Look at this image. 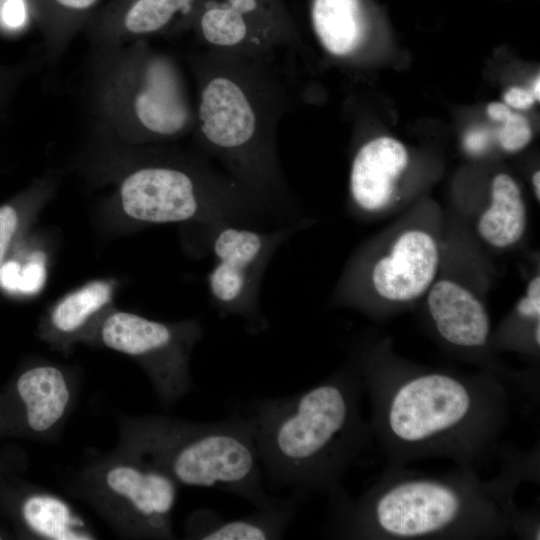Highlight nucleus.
Returning a JSON list of instances; mask_svg holds the SVG:
<instances>
[{
	"instance_id": "nucleus-21",
	"label": "nucleus",
	"mask_w": 540,
	"mask_h": 540,
	"mask_svg": "<svg viewBox=\"0 0 540 540\" xmlns=\"http://www.w3.org/2000/svg\"><path fill=\"white\" fill-rule=\"evenodd\" d=\"M20 212L14 204L0 206V265L6 255L20 227Z\"/></svg>"
},
{
	"instance_id": "nucleus-5",
	"label": "nucleus",
	"mask_w": 540,
	"mask_h": 540,
	"mask_svg": "<svg viewBox=\"0 0 540 540\" xmlns=\"http://www.w3.org/2000/svg\"><path fill=\"white\" fill-rule=\"evenodd\" d=\"M436 212H412L349 260L333 302L379 317L425 297L438 277L442 237Z\"/></svg>"
},
{
	"instance_id": "nucleus-10",
	"label": "nucleus",
	"mask_w": 540,
	"mask_h": 540,
	"mask_svg": "<svg viewBox=\"0 0 540 540\" xmlns=\"http://www.w3.org/2000/svg\"><path fill=\"white\" fill-rule=\"evenodd\" d=\"M425 298L439 341L480 361L492 343L491 319L483 301L467 286L450 278H437Z\"/></svg>"
},
{
	"instance_id": "nucleus-15",
	"label": "nucleus",
	"mask_w": 540,
	"mask_h": 540,
	"mask_svg": "<svg viewBox=\"0 0 540 540\" xmlns=\"http://www.w3.org/2000/svg\"><path fill=\"white\" fill-rule=\"evenodd\" d=\"M106 481L114 492L125 496L132 503L152 529H165L167 515L176 497L171 477L155 470L142 471L130 466H118L108 472Z\"/></svg>"
},
{
	"instance_id": "nucleus-6",
	"label": "nucleus",
	"mask_w": 540,
	"mask_h": 540,
	"mask_svg": "<svg viewBox=\"0 0 540 540\" xmlns=\"http://www.w3.org/2000/svg\"><path fill=\"white\" fill-rule=\"evenodd\" d=\"M105 96L112 118L139 141H167L194 131L196 105L180 67L142 40L113 74Z\"/></svg>"
},
{
	"instance_id": "nucleus-4",
	"label": "nucleus",
	"mask_w": 540,
	"mask_h": 540,
	"mask_svg": "<svg viewBox=\"0 0 540 540\" xmlns=\"http://www.w3.org/2000/svg\"><path fill=\"white\" fill-rule=\"evenodd\" d=\"M364 392L350 360L304 391L249 404L245 417L272 487L327 494L331 508L349 498L342 477L373 437L361 413Z\"/></svg>"
},
{
	"instance_id": "nucleus-17",
	"label": "nucleus",
	"mask_w": 540,
	"mask_h": 540,
	"mask_svg": "<svg viewBox=\"0 0 540 540\" xmlns=\"http://www.w3.org/2000/svg\"><path fill=\"white\" fill-rule=\"evenodd\" d=\"M200 0H134L123 17L126 36L142 38L160 34L180 17L193 19Z\"/></svg>"
},
{
	"instance_id": "nucleus-13",
	"label": "nucleus",
	"mask_w": 540,
	"mask_h": 540,
	"mask_svg": "<svg viewBox=\"0 0 540 540\" xmlns=\"http://www.w3.org/2000/svg\"><path fill=\"white\" fill-rule=\"evenodd\" d=\"M310 21L321 47L336 58L358 54L368 37L363 0H311Z\"/></svg>"
},
{
	"instance_id": "nucleus-1",
	"label": "nucleus",
	"mask_w": 540,
	"mask_h": 540,
	"mask_svg": "<svg viewBox=\"0 0 540 540\" xmlns=\"http://www.w3.org/2000/svg\"><path fill=\"white\" fill-rule=\"evenodd\" d=\"M371 403L373 437L389 465L448 458L475 470L496 449L512 408L500 373L462 374L396 356L384 342L351 359Z\"/></svg>"
},
{
	"instance_id": "nucleus-16",
	"label": "nucleus",
	"mask_w": 540,
	"mask_h": 540,
	"mask_svg": "<svg viewBox=\"0 0 540 540\" xmlns=\"http://www.w3.org/2000/svg\"><path fill=\"white\" fill-rule=\"evenodd\" d=\"M17 389L26 405L28 425L37 432L46 431L55 424L69 400L62 373L51 366L26 371L20 376Z\"/></svg>"
},
{
	"instance_id": "nucleus-22",
	"label": "nucleus",
	"mask_w": 540,
	"mask_h": 540,
	"mask_svg": "<svg viewBox=\"0 0 540 540\" xmlns=\"http://www.w3.org/2000/svg\"><path fill=\"white\" fill-rule=\"evenodd\" d=\"M27 262L21 264L18 293L34 294L45 281V267L40 253H35Z\"/></svg>"
},
{
	"instance_id": "nucleus-9",
	"label": "nucleus",
	"mask_w": 540,
	"mask_h": 540,
	"mask_svg": "<svg viewBox=\"0 0 540 540\" xmlns=\"http://www.w3.org/2000/svg\"><path fill=\"white\" fill-rule=\"evenodd\" d=\"M201 335L197 321L170 325L129 312L111 314L101 329L102 341L107 347L152 359L160 387L168 397L188 387L186 363Z\"/></svg>"
},
{
	"instance_id": "nucleus-7",
	"label": "nucleus",
	"mask_w": 540,
	"mask_h": 540,
	"mask_svg": "<svg viewBox=\"0 0 540 540\" xmlns=\"http://www.w3.org/2000/svg\"><path fill=\"white\" fill-rule=\"evenodd\" d=\"M306 223L300 219L270 229L223 223L206 233L214 256L209 296L221 317L238 316L255 333L268 326L259 300L262 278L275 252Z\"/></svg>"
},
{
	"instance_id": "nucleus-19",
	"label": "nucleus",
	"mask_w": 540,
	"mask_h": 540,
	"mask_svg": "<svg viewBox=\"0 0 540 540\" xmlns=\"http://www.w3.org/2000/svg\"><path fill=\"white\" fill-rule=\"evenodd\" d=\"M27 524L37 533L56 540L85 539L70 531V513L60 500L48 496L30 497L23 506Z\"/></svg>"
},
{
	"instance_id": "nucleus-20",
	"label": "nucleus",
	"mask_w": 540,
	"mask_h": 540,
	"mask_svg": "<svg viewBox=\"0 0 540 540\" xmlns=\"http://www.w3.org/2000/svg\"><path fill=\"white\" fill-rule=\"evenodd\" d=\"M498 122L502 125L497 132V141L503 150L517 152L528 145L532 131L524 116L513 112L509 107Z\"/></svg>"
},
{
	"instance_id": "nucleus-23",
	"label": "nucleus",
	"mask_w": 540,
	"mask_h": 540,
	"mask_svg": "<svg viewBox=\"0 0 540 540\" xmlns=\"http://www.w3.org/2000/svg\"><path fill=\"white\" fill-rule=\"evenodd\" d=\"M513 315L529 321H540L539 275H535L527 284L525 293L517 302Z\"/></svg>"
},
{
	"instance_id": "nucleus-29",
	"label": "nucleus",
	"mask_w": 540,
	"mask_h": 540,
	"mask_svg": "<svg viewBox=\"0 0 540 540\" xmlns=\"http://www.w3.org/2000/svg\"><path fill=\"white\" fill-rule=\"evenodd\" d=\"M532 186L535 198L537 201L540 199V173L539 171H535L532 176Z\"/></svg>"
},
{
	"instance_id": "nucleus-27",
	"label": "nucleus",
	"mask_w": 540,
	"mask_h": 540,
	"mask_svg": "<svg viewBox=\"0 0 540 540\" xmlns=\"http://www.w3.org/2000/svg\"><path fill=\"white\" fill-rule=\"evenodd\" d=\"M465 148L473 154L484 151L489 143V134L486 131L474 130L465 137Z\"/></svg>"
},
{
	"instance_id": "nucleus-8",
	"label": "nucleus",
	"mask_w": 540,
	"mask_h": 540,
	"mask_svg": "<svg viewBox=\"0 0 540 540\" xmlns=\"http://www.w3.org/2000/svg\"><path fill=\"white\" fill-rule=\"evenodd\" d=\"M192 26L205 49L268 63H277L281 52H302L280 0H200Z\"/></svg>"
},
{
	"instance_id": "nucleus-11",
	"label": "nucleus",
	"mask_w": 540,
	"mask_h": 540,
	"mask_svg": "<svg viewBox=\"0 0 540 540\" xmlns=\"http://www.w3.org/2000/svg\"><path fill=\"white\" fill-rule=\"evenodd\" d=\"M405 146L391 137H377L355 152L349 173L352 214L374 218L387 214L398 201V183L408 167Z\"/></svg>"
},
{
	"instance_id": "nucleus-25",
	"label": "nucleus",
	"mask_w": 540,
	"mask_h": 540,
	"mask_svg": "<svg viewBox=\"0 0 540 540\" xmlns=\"http://www.w3.org/2000/svg\"><path fill=\"white\" fill-rule=\"evenodd\" d=\"M21 263L16 260H4L0 265V288L8 293H18Z\"/></svg>"
},
{
	"instance_id": "nucleus-30",
	"label": "nucleus",
	"mask_w": 540,
	"mask_h": 540,
	"mask_svg": "<svg viewBox=\"0 0 540 540\" xmlns=\"http://www.w3.org/2000/svg\"><path fill=\"white\" fill-rule=\"evenodd\" d=\"M540 78L539 76H537L534 81H533V84H532V88H531V92L532 94L534 95L536 101H539V97H540V91H539V86H540Z\"/></svg>"
},
{
	"instance_id": "nucleus-18",
	"label": "nucleus",
	"mask_w": 540,
	"mask_h": 540,
	"mask_svg": "<svg viewBox=\"0 0 540 540\" xmlns=\"http://www.w3.org/2000/svg\"><path fill=\"white\" fill-rule=\"evenodd\" d=\"M112 288L105 281H93L63 298L52 313L53 325L62 332H73L88 317L109 303Z\"/></svg>"
},
{
	"instance_id": "nucleus-14",
	"label": "nucleus",
	"mask_w": 540,
	"mask_h": 540,
	"mask_svg": "<svg viewBox=\"0 0 540 540\" xmlns=\"http://www.w3.org/2000/svg\"><path fill=\"white\" fill-rule=\"evenodd\" d=\"M527 208L517 182L508 174H497L490 187L489 202L475 221L479 238L496 249L518 244L527 229Z\"/></svg>"
},
{
	"instance_id": "nucleus-28",
	"label": "nucleus",
	"mask_w": 540,
	"mask_h": 540,
	"mask_svg": "<svg viewBox=\"0 0 540 540\" xmlns=\"http://www.w3.org/2000/svg\"><path fill=\"white\" fill-rule=\"evenodd\" d=\"M65 8L72 10H84L92 6L97 0H55Z\"/></svg>"
},
{
	"instance_id": "nucleus-12",
	"label": "nucleus",
	"mask_w": 540,
	"mask_h": 540,
	"mask_svg": "<svg viewBox=\"0 0 540 540\" xmlns=\"http://www.w3.org/2000/svg\"><path fill=\"white\" fill-rule=\"evenodd\" d=\"M297 498H280L276 503L256 508L240 518L225 519L217 511L205 509L194 518V537L203 540L280 539L294 518Z\"/></svg>"
},
{
	"instance_id": "nucleus-3",
	"label": "nucleus",
	"mask_w": 540,
	"mask_h": 540,
	"mask_svg": "<svg viewBox=\"0 0 540 540\" xmlns=\"http://www.w3.org/2000/svg\"><path fill=\"white\" fill-rule=\"evenodd\" d=\"M191 67L197 87L193 133L201 153L284 221H295L277 135L296 96L277 63L204 48Z\"/></svg>"
},
{
	"instance_id": "nucleus-26",
	"label": "nucleus",
	"mask_w": 540,
	"mask_h": 540,
	"mask_svg": "<svg viewBox=\"0 0 540 540\" xmlns=\"http://www.w3.org/2000/svg\"><path fill=\"white\" fill-rule=\"evenodd\" d=\"M535 101L536 99L531 90L521 87H511L504 94V102L506 105L515 109H528Z\"/></svg>"
},
{
	"instance_id": "nucleus-2",
	"label": "nucleus",
	"mask_w": 540,
	"mask_h": 540,
	"mask_svg": "<svg viewBox=\"0 0 540 540\" xmlns=\"http://www.w3.org/2000/svg\"><path fill=\"white\" fill-rule=\"evenodd\" d=\"M522 462L515 459L490 481L467 468L428 474L388 464L357 500L349 497L332 509L334 534L382 540L528 538L538 521L521 514L513 501L530 472Z\"/></svg>"
},
{
	"instance_id": "nucleus-24",
	"label": "nucleus",
	"mask_w": 540,
	"mask_h": 540,
	"mask_svg": "<svg viewBox=\"0 0 540 540\" xmlns=\"http://www.w3.org/2000/svg\"><path fill=\"white\" fill-rule=\"evenodd\" d=\"M27 20L25 0H0V23L9 30H18Z\"/></svg>"
}]
</instances>
